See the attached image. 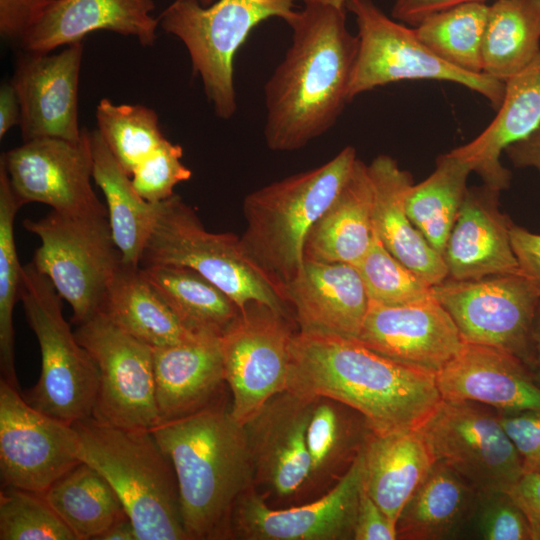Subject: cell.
Masks as SVG:
<instances>
[{"label":"cell","instance_id":"obj_1","mask_svg":"<svg viewBox=\"0 0 540 540\" xmlns=\"http://www.w3.org/2000/svg\"><path fill=\"white\" fill-rule=\"evenodd\" d=\"M283 20L291 44L264 86V138L272 151L302 149L330 130L349 103L358 37L346 0H301Z\"/></svg>","mask_w":540,"mask_h":540},{"label":"cell","instance_id":"obj_2","mask_svg":"<svg viewBox=\"0 0 540 540\" xmlns=\"http://www.w3.org/2000/svg\"><path fill=\"white\" fill-rule=\"evenodd\" d=\"M287 390L359 412L371 431L416 429L442 400L436 374L385 357L356 338L297 330Z\"/></svg>","mask_w":540,"mask_h":540},{"label":"cell","instance_id":"obj_3","mask_svg":"<svg viewBox=\"0 0 540 540\" xmlns=\"http://www.w3.org/2000/svg\"><path fill=\"white\" fill-rule=\"evenodd\" d=\"M151 432L173 464L188 540L231 539V513L253 472L244 426L225 398Z\"/></svg>","mask_w":540,"mask_h":540},{"label":"cell","instance_id":"obj_4","mask_svg":"<svg viewBox=\"0 0 540 540\" xmlns=\"http://www.w3.org/2000/svg\"><path fill=\"white\" fill-rule=\"evenodd\" d=\"M357 160L356 149L346 146L322 165L272 182L244 198L242 247L283 290L303 265L311 228L340 192Z\"/></svg>","mask_w":540,"mask_h":540},{"label":"cell","instance_id":"obj_5","mask_svg":"<svg viewBox=\"0 0 540 540\" xmlns=\"http://www.w3.org/2000/svg\"><path fill=\"white\" fill-rule=\"evenodd\" d=\"M73 425L81 461L115 490L137 540H188L173 464L151 430L109 426L92 417Z\"/></svg>","mask_w":540,"mask_h":540},{"label":"cell","instance_id":"obj_6","mask_svg":"<svg viewBox=\"0 0 540 540\" xmlns=\"http://www.w3.org/2000/svg\"><path fill=\"white\" fill-rule=\"evenodd\" d=\"M154 205L139 267L190 268L221 288L240 311L259 302L293 317L283 288L247 256L240 237L206 230L194 209L175 193Z\"/></svg>","mask_w":540,"mask_h":540},{"label":"cell","instance_id":"obj_7","mask_svg":"<svg viewBox=\"0 0 540 540\" xmlns=\"http://www.w3.org/2000/svg\"><path fill=\"white\" fill-rule=\"evenodd\" d=\"M19 299L41 353L40 377L23 397L34 408L71 424L92 417L96 364L65 320L62 297L33 262L22 266Z\"/></svg>","mask_w":540,"mask_h":540},{"label":"cell","instance_id":"obj_8","mask_svg":"<svg viewBox=\"0 0 540 540\" xmlns=\"http://www.w3.org/2000/svg\"><path fill=\"white\" fill-rule=\"evenodd\" d=\"M301 0H174L159 16L164 31L188 50L194 74L215 114L230 119L237 110L234 57L251 31L272 17L284 20Z\"/></svg>","mask_w":540,"mask_h":540},{"label":"cell","instance_id":"obj_9","mask_svg":"<svg viewBox=\"0 0 540 540\" xmlns=\"http://www.w3.org/2000/svg\"><path fill=\"white\" fill-rule=\"evenodd\" d=\"M23 225L40 238L32 262L69 303L72 322L77 325L98 313L123 264L108 214L52 210L41 219H25Z\"/></svg>","mask_w":540,"mask_h":540},{"label":"cell","instance_id":"obj_10","mask_svg":"<svg viewBox=\"0 0 540 540\" xmlns=\"http://www.w3.org/2000/svg\"><path fill=\"white\" fill-rule=\"evenodd\" d=\"M357 25L358 53L350 86L349 101L377 87L403 80H436L459 84L472 90L498 110L505 83L486 74L460 70L428 49L414 27L385 14L372 0H346Z\"/></svg>","mask_w":540,"mask_h":540},{"label":"cell","instance_id":"obj_11","mask_svg":"<svg viewBox=\"0 0 540 540\" xmlns=\"http://www.w3.org/2000/svg\"><path fill=\"white\" fill-rule=\"evenodd\" d=\"M433 294L465 342L503 350L533 369L540 298L528 278L522 274L446 278L433 286Z\"/></svg>","mask_w":540,"mask_h":540},{"label":"cell","instance_id":"obj_12","mask_svg":"<svg viewBox=\"0 0 540 540\" xmlns=\"http://www.w3.org/2000/svg\"><path fill=\"white\" fill-rule=\"evenodd\" d=\"M435 461L480 491H510L524 474L498 412L471 401L441 400L416 428Z\"/></svg>","mask_w":540,"mask_h":540},{"label":"cell","instance_id":"obj_13","mask_svg":"<svg viewBox=\"0 0 540 540\" xmlns=\"http://www.w3.org/2000/svg\"><path fill=\"white\" fill-rule=\"evenodd\" d=\"M294 318L250 302L220 337L230 412L244 425L276 394L287 390Z\"/></svg>","mask_w":540,"mask_h":540},{"label":"cell","instance_id":"obj_14","mask_svg":"<svg viewBox=\"0 0 540 540\" xmlns=\"http://www.w3.org/2000/svg\"><path fill=\"white\" fill-rule=\"evenodd\" d=\"M76 326V338L98 370L92 418L121 428L151 430L157 426L153 348L102 312Z\"/></svg>","mask_w":540,"mask_h":540},{"label":"cell","instance_id":"obj_15","mask_svg":"<svg viewBox=\"0 0 540 540\" xmlns=\"http://www.w3.org/2000/svg\"><path fill=\"white\" fill-rule=\"evenodd\" d=\"M81 462L73 424L50 416L0 378V477L2 487L45 491Z\"/></svg>","mask_w":540,"mask_h":540},{"label":"cell","instance_id":"obj_16","mask_svg":"<svg viewBox=\"0 0 540 540\" xmlns=\"http://www.w3.org/2000/svg\"><path fill=\"white\" fill-rule=\"evenodd\" d=\"M362 488L360 452L332 488L307 504L275 508L251 486L234 504L230 537L241 540H353Z\"/></svg>","mask_w":540,"mask_h":540},{"label":"cell","instance_id":"obj_17","mask_svg":"<svg viewBox=\"0 0 540 540\" xmlns=\"http://www.w3.org/2000/svg\"><path fill=\"white\" fill-rule=\"evenodd\" d=\"M10 184L25 205L43 203L70 214L107 213L94 192L90 132L80 139L40 138L1 155Z\"/></svg>","mask_w":540,"mask_h":540},{"label":"cell","instance_id":"obj_18","mask_svg":"<svg viewBox=\"0 0 540 540\" xmlns=\"http://www.w3.org/2000/svg\"><path fill=\"white\" fill-rule=\"evenodd\" d=\"M312 400L285 390L270 398L243 425L253 487L266 502L296 498L305 490L310 471L306 432Z\"/></svg>","mask_w":540,"mask_h":540},{"label":"cell","instance_id":"obj_19","mask_svg":"<svg viewBox=\"0 0 540 540\" xmlns=\"http://www.w3.org/2000/svg\"><path fill=\"white\" fill-rule=\"evenodd\" d=\"M82 41L58 53L22 50L11 83L20 104V127L25 141L59 138L75 141L78 124V84Z\"/></svg>","mask_w":540,"mask_h":540},{"label":"cell","instance_id":"obj_20","mask_svg":"<svg viewBox=\"0 0 540 540\" xmlns=\"http://www.w3.org/2000/svg\"><path fill=\"white\" fill-rule=\"evenodd\" d=\"M356 339L385 357L434 374L465 343L454 320L435 298L402 306L369 301Z\"/></svg>","mask_w":540,"mask_h":540},{"label":"cell","instance_id":"obj_21","mask_svg":"<svg viewBox=\"0 0 540 540\" xmlns=\"http://www.w3.org/2000/svg\"><path fill=\"white\" fill-rule=\"evenodd\" d=\"M443 400L471 401L497 411L540 410V385L517 357L465 342L437 374Z\"/></svg>","mask_w":540,"mask_h":540},{"label":"cell","instance_id":"obj_22","mask_svg":"<svg viewBox=\"0 0 540 540\" xmlns=\"http://www.w3.org/2000/svg\"><path fill=\"white\" fill-rule=\"evenodd\" d=\"M284 291L298 330L358 337L369 298L355 266L304 260Z\"/></svg>","mask_w":540,"mask_h":540},{"label":"cell","instance_id":"obj_23","mask_svg":"<svg viewBox=\"0 0 540 540\" xmlns=\"http://www.w3.org/2000/svg\"><path fill=\"white\" fill-rule=\"evenodd\" d=\"M153 0H55L34 20L18 41L22 50L49 53L82 41L97 30L132 36L144 46L157 37Z\"/></svg>","mask_w":540,"mask_h":540},{"label":"cell","instance_id":"obj_24","mask_svg":"<svg viewBox=\"0 0 540 540\" xmlns=\"http://www.w3.org/2000/svg\"><path fill=\"white\" fill-rule=\"evenodd\" d=\"M499 193L485 184L468 187L442 255L448 278L521 274L511 244L512 223L498 208Z\"/></svg>","mask_w":540,"mask_h":540},{"label":"cell","instance_id":"obj_25","mask_svg":"<svg viewBox=\"0 0 540 540\" xmlns=\"http://www.w3.org/2000/svg\"><path fill=\"white\" fill-rule=\"evenodd\" d=\"M159 423L189 416L225 398L220 337L203 335L153 348Z\"/></svg>","mask_w":540,"mask_h":540},{"label":"cell","instance_id":"obj_26","mask_svg":"<svg viewBox=\"0 0 540 540\" xmlns=\"http://www.w3.org/2000/svg\"><path fill=\"white\" fill-rule=\"evenodd\" d=\"M504 83V98L494 119L473 140L452 149L470 164L483 184L497 191L511 183V172L500 160L502 153L540 125V53Z\"/></svg>","mask_w":540,"mask_h":540},{"label":"cell","instance_id":"obj_27","mask_svg":"<svg viewBox=\"0 0 540 540\" xmlns=\"http://www.w3.org/2000/svg\"><path fill=\"white\" fill-rule=\"evenodd\" d=\"M373 183V230L384 247L400 262L431 285L448 278L443 256L424 238L410 220L406 197L414 184L411 174L388 155L368 164Z\"/></svg>","mask_w":540,"mask_h":540},{"label":"cell","instance_id":"obj_28","mask_svg":"<svg viewBox=\"0 0 540 540\" xmlns=\"http://www.w3.org/2000/svg\"><path fill=\"white\" fill-rule=\"evenodd\" d=\"M374 189L359 158L335 199L311 228L304 260L357 265L373 240Z\"/></svg>","mask_w":540,"mask_h":540},{"label":"cell","instance_id":"obj_29","mask_svg":"<svg viewBox=\"0 0 540 540\" xmlns=\"http://www.w3.org/2000/svg\"><path fill=\"white\" fill-rule=\"evenodd\" d=\"M363 488L395 523L435 460L416 429L387 434L371 430L360 450Z\"/></svg>","mask_w":540,"mask_h":540},{"label":"cell","instance_id":"obj_30","mask_svg":"<svg viewBox=\"0 0 540 540\" xmlns=\"http://www.w3.org/2000/svg\"><path fill=\"white\" fill-rule=\"evenodd\" d=\"M479 492L449 466L435 461L397 518V539L446 540L465 535Z\"/></svg>","mask_w":540,"mask_h":540},{"label":"cell","instance_id":"obj_31","mask_svg":"<svg viewBox=\"0 0 540 540\" xmlns=\"http://www.w3.org/2000/svg\"><path fill=\"white\" fill-rule=\"evenodd\" d=\"M99 312L152 348L176 345L199 336L189 331L144 278L140 268L122 264Z\"/></svg>","mask_w":540,"mask_h":540},{"label":"cell","instance_id":"obj_32","mask_svg":"<svg viewBox=\"0 0 540 540\" xmlns=\"http://www.w3.org/2000/svg\"><path fill=\"white\" fill-rule=\"evenodd\" d=\"M369 430L353 408L329 397H314L306 432L310 471L305 490L337 482L359 454Z\"/></svg>","mask_w":540,"mask_h":540},{"label":"cell","instance_id":"obj_33","mask_svg":"<svg viewBox=\"0 0 540 540\" xmlns=\"http://www.w3.org/2000/svg\"><path fill=\"white\" fill-rule=\"evenodd\" d=\"M139 268L180 322L194 334L221 337L241 312L221 288L195 270L173 265Z\"/></svg>","mask_w":540,"mask_h":540},{"label":"cell","instance_id":"obj_34","mask_svg":"<svg viewBox=\"0 0 540 540\" xmlns=\"http://www.w3.org/2000/svg\"><path fill=\"white\" fill-rule=\"evenodd\" d=\"M90 139L92 176L105 196L113 239L123 263L139 267L151 230L155 205L137 193L131 177L116 160L98 130L90 132Z\"/></svg>","mask_w":540,"mask_h":540},{"label":"cell","instance_id":"obj_35","mask_svg":"<svg viewBox=\"0 0 540 540\" xmlns=\"http://www.w3.org/2000/svg\"><path fill=\"white\" fill-rule=\"evenodd\" d=\"M540 53V0H494L489 4L483 73L505 82Z\"/></svg>","mask_w":540,"mask_h":540},{"label":"cell","instance_id":"obj_36","mask_svg":"<svg viewBox=\"0 0 540 540\" xmlns=\"http://www.w3.org/2000/svg\"><path fill=\"white\" fill-rule=\"evenodd\" d=\"M43 494L77 540H97L110 526L128 516L109 482L83 461Z\"/></svg>","mask_w":540,"mask_h":540},{"label":"cell","instance_id":"obj_37","mask_svg":"<svg viewBox=\"0 0 540 540\" xmlns=\"http://www.w3.org/2000/svg\"><path fill=\"white\" fill-rule=\"evenodd\" d=\"M471 172L470 164L451 150L439 155L434 171L408 191L410 220L441 255L466 196Z\"/></svg>","mask_w":540,"mask_h":540},{"label":"cell","instance_id":"obj_38","mask_svg":"<svg viewBox=\"0 0 540 540\" xmlns=\"http://www.w3.org/2000/svg\"><path fill=\"white\" fill-rule=\"evenodd\" d=\"M488 12L489 4L485 2L462 3L431 14L414 30L419 40L443 61L465 72L482 74Z\"/></svg>","mask_w":540,"mask_h":540},{"label":"cell","instance_id":"obj_39","mask_svg":"<svg viewBox=\"0 0 540 540\" xmlns=\"http://www.w3.org/2000/svg\"><path fill=\"white\" fill-rule=\"evenodd\" d=\"M23 205L0 162V370L1 378L17 388L13 312L19 299L22 266L16 251L14 220Z\"/></svg>","mask_w":540,"mask_h":540},{"label":"cell","instance_id":"obj_40","mask_svg":"<svg viewBox=\"0 0 540 540\" xmlns=\"http://www.w3.org/2000/svg\"><path fill=\"white\" fill-rule=\"evenodd\" d=\"M96 119L103 141L130 177L166 139L155 111L142 105H116L103 98Z\"/></svg>","mask_w":540,"mask_h":540},{"label":"cell","instance_id":"obj_41","mask_svg":"<svg viewBox=\"0 0 540 540\" xmlns=\"http://www.w3.org/2000/svg\"><path fill=\"white\" fill-rule=\"evenodd\" d=\"M355 267L369 301L402 306L435 298L433 285L396 259L375 233L370 248Z\"/></svg>","mask_w":540,"mask_h":540},{"label":"cell","instance_id":"obj_42","mask_svg":"<svg viewBox=\"0 0 540 540\" xmlns=\"http://www.w3.org/2000/svg\"><path fill=\"white\" fill-rule=\"evenodd\" d=\"M0 540H77V537L44 494L2 487Z\"/></svg>","mask_w":540,"mask_h":540},{"label":"cell","instance_id":"obj_43","mask_svg":"<svg viewBox=\"0 0 540 540\" xmlns=\"http://www.w3.org/2000/svg\"><path fill=\"white\" fill-rule=\"evenodd\" d=\"M482 540H532L528 519L508 491H480L468 529Z\"/></svg>","mask_w":540,"mask_h":540},{"label":"cell","instance_id":"obj_44","mask_svg":"<svg viewBox=\"0 0 540 540\" xmlns=\"http://www.w3.org/2000/svg\"><path fill=\"white\" fill-rule=\"evenodd\" d=\"M183 149L165 139L131 175L137 193L150 203L163 201L174 194V187L191 178L192 172L182 162Z\"/></svg>","mask_w":540,"mask_h":540},{"label":"cell","instance_id":"obj_45","mask_svg":"<svg viewBox=\"0 0 540 540\" xmlns=\"http://www.w3.org/2000/svg\"><path fill=\"white\" fill-rule=\"evenodd\" d=\"M497 412L520 456L524 474L540 473V410Z\"/></svg>","mask_w":540,"mask_h":540},{"label":"cell","instance_id":"obj_46","mask_svg":"<svg viewBox=\"0 0 540 540\" xmlns=\"http://www.w3.org/2000/svg\"><path fill=\"white\" fill-rule=\"evenodd\" d=\"M396 523L362 488L358 503L353 540H396Z\"/></svg>","mask_w":540,"mask_h":540},{"label":"cell","instance_id":"obj_47","mask_svg":"<svg viewBox=\"0 0 540 540\" xmlns=\"http://www.w3.org/2000/svg\"><path fill=\"white\" fill-rule=\"evenodd\" d=\"M55 0H0V33L19 41L34 20Z\"/></svg>","mask_w":540,"mask_h":540},{"label":"cell","instance_id":"obj_48","mask_svg":"<svg viewBox=\"0 0 540 540\" xmlns=\"http://www.w3.org/2000/svg\"><path fill=\"white\" fill-rule=\"evenodd\" d=\"M510 236L521 274L531 281L540 298V234L512 224Z\"/></svg>","mask_w":540,"mask_h":540},{"label":"cell","instance_id":"obj_49","mask_svg":"<svg viewBox=\"0 0 540 540\" xmlns=\"http://www.w3.org/2000/svg\"><path fill=\"white\" fill-rule=\"evenodd\" d=\"M526 515L532 540H540V473H525L509 491Z\"/></svg>","mask_w":540,"mask_h":540},{"label":"cell","instance_id":"obj_50","mask_svg":"<svg viewBox=\"0 0 540 540\" xmlns=\"http://www.w3.org/2000/svg\"><path fill=\"white\" fill-rule=\"evenodd\" d=\"M488 0H394L391 17L408 26L415 27L426 17L449 7L469 2Z\"/></svg>","mask_w":540,"mask_h":540},{"label":"cell","instance_id":"obj_51","mask_svg":"<svg viewBox=\"0 0 540 540\" xmlns=\"http://www.w3.org/2000/svg\"><path fill=\"white\" fill-rule=\"evenodd\" d=\"M505 153L514 166L534 168L540 174V125L529 136L506 148Z\"/></svg>","mask_w":540,"mask_h":540},{"label":"cell","instance_id":"obj_52","mask_svg":"<svg viewBox=\"0 0 540 540\" xmlns=\"http://www.w3.org/2000/svg\"><path fill=\"white\" fill-rule=\"evenodd\" d=\"M21 112L17 93L11 82L0 88V138L13 126L20 124Z\"/></svg>","mask_w":540,"mask_h":540},{"label":"cell","instance_id":"obj_53","mask_svg":"<svg viewBox=\"0 0 540 540\" xmlns=\"http://www.w3.org/2000/svg\"><path fill=\"white\" fill-rule=\"evenodd\" d=\"M97 540H137V535L132 521L127 516L110 526Z\"/></svg>","mask_w":540,"mask_h":540},{"label":"cell","instance_id":"obj_54","mask_svg":"<svg viewBox=\"0 0 540 540\" xmlns=\"http://www.w3.org/2000/svg\"><path fill=\"white\" fill-rule=\"evenodd\" d=\"M534 348L535 359L533 369L535 370L534 376L537 383L540 385V306L538 308L535 326H534Z\"/></svg>","mask_w":540,"mask_h":540},{"label":"cell","instance_id":"obj_55","mask_svg":"<svg viewBox=\"0 0 540 540\" xmlns=\"http://www.w3.org/2000/svg\"><path fill=\"white\" fill-rule=\"evenodd\" d=\"M196 1H198L203 6H209L214 2V0H196Z\"/></svg>","mask_w":540,"mask_h":540}]
</instances>
